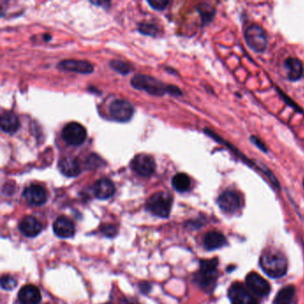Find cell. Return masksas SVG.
Returning a JSON list of instances; mask_svg holds the SVG:
<instances>
[{"label": "cell", "mask_w": 304, "mask_h": 304, "mask_svg": "<svg viewBox=\"0 0 304 304\" xmlns=\"http://www.w3.org/2000/svg\"><path fill=\"white\" fill-rule=\"evenodd\" d=\"M259 265L263 271L272 278L284 277L288 269V263L284 253L276 249H267L259 258Z\"/></svg>", "instance_id": "1"}, {"label": "cell", "mask_w": 304, "mask_h": 304, "mask_svg": "<svg viewBox=\"0 0 304 304\" xmlns=\"http://www.w3.org/2000/svg\"><path fill=\"white\" fill-rule=\"evenodd\" d=\"M218 259H205L200 263V270L195 275V281L202 289L210 293L218 279Z\"/></svg>", "instance_id": "2"}, {"label": "cell", "mask_w": 304, "mask_h": 304, "mask_svg": "<svg viewBox=\"0 0 304 304\" xmlns=\"http://www.w3.org/2000/svg\"><path fill=\"white\" fill-rule=\"evenodd\" d=\"M204 132L206 133L207 135L209 136V137H210L211 139H213L215 141H217V142L220 143V144H223V145L226 146V147H229V149H230V151H232V153H234V154H236L237 157L239 158L240 160H242L244 163H246L247 165L250 166V167H252V168H255V169L259 170V172H262L263 173V175H265V177H266L267 179L269 180V181L271 182V185H272L274 188L279 189V188H280V187H279V183H278V181H277L276 177L272 174V172H271L270 169H268V168H266V167H264V166H259L257 165V164H254V162H252L251 160H249V159L247 158V156H245V155H244V154H242L240 151L238 150V149H237L236 147H234L233 145H231V144H229V142H227L226 140L222 139L220 136L217 135V134H216V133H214L213 132H211L210 129H208V128H206V129H204Z\"/></svg>", "instance_id": "3"}, {"label": "cell", "mask_w": 304, "mask_h": 304, "mask_svg": "<svg viewBox=\"0 0 304 304\" xmlns=\"http://www.w3.org/2000/svg\"><path fill=\"white\" fill-rule=\"evenodd\" d=\"M172 205V198L166 192H156L151 195L147 202V209L151 213L160 218L169 217Z\"/></svg>", "instance_id": "4"}, {"label": "cell", "mask_w": 304, "mask_h": 304, "mask_svg": "<svg viewBox=\"0 0 304 304\" xmlns=\"http://www.w3.org/2000/svg\"><path fill=\"white\" fill-rule=\"evenodd\" d=\"M131 83L134 89L147 91V93L154 96H162L168 92V86L150 76L137 74L132 78Z\"/></svg>", "instance_id": "5"}, {"label": "cell", "mask_w": 304, "mask_h": 304, "mask_svg": "<svg viewBox=\"0 0 304 304\" xmlns=\"http://www.w3.org/2000/svg\"><path fill=\"white\" fill-rule=\"evenodd\" d=\"M244 38L248 47L253 51L262 53L266 50L268 45L266 33L258 24L253 23L248 27L244 32Z\"/></svg>", "instance_id": "6"}, {"label": "cell", "mask_w": 304, "mask_h": 304, "mask_svg": "<svg viewBox=\"0 0 304 304\" xmlns=\"http://www.w3.org/2000/svg\"><path fill=\"white\" fill-rule=\"evenodd\" d=\"M62 137L68 145L78 147L82 145L86 140V128L81 124L72 121L64 126L62 131Z\"/></svg>", "instance_id": "7"}, {"label": "cell", "mask_w": 304, "mask_h": 304, "mask_svg": "<svg viewBox=\"0 0 304 304\" xmlns=\"http://www.w3.org/2000/svg\"><path fill=\"white\" fill-rule=\"evenodd\" d=\"M217 203L221 210L227 214L233 215L241 210L242 199L237 192L233 190H226L220 195Z\"/></svg>", "instance_id": "8"}, {"label": "cell", "mask_w": 304, "mask_h": 304, "mask_svg": "<svg viewBox=\"0 0 304 304\" xmlns=\"http://www.w3.org/2000/svg\"><path fill=\"white\" fill-rule=\"evenodd\" d=\"M109 113L113 120L119 122H126L132 119L134 114V108L131 103L117 99L111 103Z\"/></svg>", "instance_id": "9"}, {"label": "cell", "mask_w": 304, "mask_h": 304, "mask_svg": "<svg viewBox=\"0 0 304 304\" xmlns=\"http://www.w3.org/2000/svg\"><path fill=\"white\" fill-rule=\"evenodd\" d=\"M229 298L231 304H259L255 297L241 283H234L229 287Z\"/></svg>", "instance_id": "10"}, {"label": "cell", "mask_w": 304, "mask_h": 304, "mask_svg": "<svg viewBox=\"0 0 304 304\" xmlns=\"http://www.w3.org/2000/svg\"><path fill=\"white\" fill-rule=\"evenodd\" d=\"M245 283L250 291L257 296L265 297L271 293L270 283L256 272L249 273L245 278Z\"/></svg>", "instance_id": "11"}, {"label": "cell", "mask_w": 304, "mask_h": 304, "mask_svg": "<svg viewBox=\"0 0 304 304\" xmlns=\"http://www.w3.org/2000/svg\"><path fill=\"white\" fill-rule=\"evenodd\" d=\"M132 167L139 176L150 177L155 170V162L151 155L139 154L132 160Z\"/></svg>", "instance_id": "12"}, {"label": "cell", "mask_w": 304, "mask_h": 304, "mask_svg": "<svg viewBox=\"0 0 304 304\" xmlns=\"http://www.w3.org/2000/svg\"><path fill=\"white\" fill-rule=\"evenodd\" d=\"M27 203L33 206L43 205L48 200V194L45 188L39 185H30L23 193Z\"/></svg>", "instance_id": "13"}, {"label": "cell", "mask_w": 304, "mask_h": 304, "mask_svg": "<svg viewBox=\"0 0 304 304\" xmlns=\"http://www.w3.org/2000/svg\"><path fill=\"white\" fill-rule=\"evenodd\" d=\"M57 66L63 71L77 72L80 74H89L94 71V66L92 64L82 60L68 59V60L62 61Z\"/></svg>", "instance_id": "14"}, {"label": "cell", "mask_w": 304, "mask_h": 304, "mask_svg": "<svg viewBox=\"0 0 304 304\" xmlns=\"http://www.w3.org/2000/svg\"><path fill=\"white\" fill-rule=\"evenodd\" d=\"M53 230L60 238H69L74 235L75 227L70 219L61 216L53 224Z\"/></svg>", "instance_id": "15"}, {"label": "cell", "mask_w": 304, "mask_h": 304, "mask_svg": "<svg viewBox=\"0 0 304 304\" xmlns=\"http://www.w3.org/2000/svg\"><path fill=\"white\" fill-rule=\"evenodd\" d=\"M93 192L94 195L98 199L106 200L109 199L114 195L115 187L113 181L108 179H100L96 181L93 186Z\"/></svg>", "instance_id": "16"}, {"label": "cell", "mask_w": 304, "mask_h": 304, "mask_svg": "<svg viewBox=\"0 0 304 304\" xmlns=\"http://www.w3.org/2000/svg\"><path fill=\"white\" fill-rule=\"evenodd\" d=\"M20 231L28 237H35L40 234L42 230L41 222L32 216H27L22 220L19 224Z\"/></svg>", "instance_id": "17"}, {"label": "cell", "mask_w": 304, "mask_h": 304, "mask_svg": "<svg viewBox=\"0 0 304 304\" xmlns=\"http://www.w3.org/2000/svg\"><path fill=\"white\" fill-rule=\"evenodd\" d=\"M18 299L22 304H38L41 300V293L35 285H24L18 293Z\"/></svg>", "instance_id": "18"}, {"label": "cell", "mask_w": 304, "mask_h": 304, "mask_svg": "<svg viewBox=\"0 0 304 304\" xmlns=\"http://www.w3.org/2000/svg\"><path fill=\"white\" fill-rule=\"evenodd\" d=\"M287 71V79L291 81H297L303 76V66L298 58L288 57L284 63Z\"/></svg>", "instance_id": "19"}, {"label": "cell", "mask_w": 304, "mask_h": 304, "mask_svg": "<svg viewBox=\"0 0 304 304\" xmlns=\"http://www.w3.org/2000/svg\"><path fill=\"white\" fill-rule=\"evenodd\" d=\"M58 168L64 176L72 178L79 175L80 172L79 164L77 159L71 156L61 158L58 162Z\"/></svg>", "instance_id": "20"}, {"label": "cell", "mask_w": 304, "mask_h": 304, "mask_svg": "<svg viewBox=\"0 0 304 304\" xmlns=\"http://www.w3.org/2000/svg\"><path fill=\"white\" fill-rule=\"evenodd\" d=\"M227 244V238L223 234L216 231H211L203 237V245L209 251H213L216 249L225 246Z\"/></svg>", "instance_id": "21"}, {"label": "cell", "mask_w": 304, "mask_h": 304, "mask_svg": "<svg viewBox=\"0 0 304 304\" xmlns=\"http://www.w3.org/2000/svg\"><path fill=\"white\" fill-rule=\"evenodd\" d=\"M1 129L8 134H14L20 128L18 117L13 112H4L1 115Z\"/></svg>", "instance_id": "22"}, {"label": "cell", "mask_w": 304, "mask_h": 304, "mask_svg": "<svg viewBox=\"0 0 304 304\" xmlns=\"http://www.w3.org/2000/svg\"><path fill=\"white\" fill-rule=\"evenodd\" d=\"M296 295L295 287L293 285H286L279 290L275 298L274 304H295Z\"/></svg>", "instance_id": "23"}, {"label": "cell", "mask_w": 304, "mask_h": 304, "mask_svg": "<svg viewBox=\"0 0 304 304\" xmlns=\"http://www.w3.org/2000/svg\"><path fill=\"white\" fill-rule=\"evenodd\" d=\"M171 183H172L173 188H175L177 191L181 192V193L188 191L191 187L190 178L185 173L176 174L175 176L173 177Z\"/></svg>", "instance_id": "24"}, {"label": "cell", "mask_w": 304, "mask_h": 304, "mask_svg": "<svg viewBox=\"0 0 304 304\" xmlns=\"http://www.w3.org/2000/svg\"><path fill=\"white\" fill-rule=\"evenodd\" d=\"M110 66H111L112 69H113L114 71H116L117 72H119L120 74H123V75L128 74V72L131 71L129 65H128L126 63L121 62V61L120 60L112 61V62L110 63Z\"/></svg>", "instance_id": "25"}, {"label": "cell", "mask_w": 304, "mask_h": 304, "mask_svg": "<svg viewBox=\"0 0 304 304\" xmlns=\"http://www.w3.org/2000/svg\"><path fill=\"white\" fill-rule=\"evenodd\" d=\"M17 281L11 276H3L1 278V287L4 290L11 291L16 287Z\"/></svg>", "instance_id": "26"}, {"label": "cell", "mask_w": 304, "mask_h": 304, "mask_svg": "<svg viewBox=\"0 0 304 304\" xmlns=\"http://www.w3.org/2000/svg\"><path fill=\"white\" fill-rule=\"evenodd\" d=\"M139 30L140 32L146 34V35H154L156 33V30L157 28L153 25V24H149V23H142L140 26H139Z\"/></svg>", "instance_id": "27"}, {"label": "cell", "mask_w": 304, "mask_h": 304, "mask_svg": "<svg viewBox=\"0 0 304 304\" xmlns=\"http://www.w3.org/2000/svg\"><path fill=\"white\" fill-rule=\"evenodd\" d=\"M148 4L150 5L154 9L162 10L166 8L167 5L169 4V2L165 0H152V1H148Z\"/></svg>", "instance_id": "28"}, {"label": "cell", "mask_w": 304, "mask_h": 304, "mask_svg": "<svg viewBox=\"0 0 304 304\" xmlns=\"http://www.w3.org/2000/svg\"><path fill=\"white\" fill-rule=\"evenodd\" d=\"M102 233L105 235V237H113L117 233L115 227L113 225H105L102 228Z\"/></svg>", "instance_id": "29"}, {"label": "cell", "mask_w": 304, "mask_h": 304, "mask_svg": "<svg viewBox=\"0 0 304 304\" xmlns=\"http://www.w3.org/2000/svg\"><path fill=\"white\" fill-rule=\"evenodd\" d=\"M251 141H252V144H254L256 147L259 148V150L263 151L264 153H267V152H268L266 146L264 145V143H263L259 138H257L255 136H252V137H251Z\"/></svg>", "instance_id": "30"}, {"label": "cell", "mask_w": 304, "mask_h": 304, "mask_svg": "<svg viewBox=\"0 0 304 304\" xmlns=\"http://www.w3.org/2000/svg\"><path fill=\"white\" fill-rule=\"evenodd\" d=\"M101 159H99L97 155H91L89 158V166L91 169H95L100 166L101 163Z\"/></svg>", "instance_id": "31"}, {"label": "cell", "mask_w": 304, "mask_h": 304, "mask_svg": "<svg viewBox=\"0 0 304 304\" xmlns=\"http://www.w3.org/2000/svg\"><path fill=\"white\" fill-rule=\"evenodd\" d=\"M278 92H279V94H280V96H281L282 98L285 99V101L286 102V103H287L288 105H291V106H293V109L296 110V111H298V112H300V113L302 112V111H301V110H300V108H299V106H298V105H295L294 103H293V102L291 101V100H292L291 98H288V97H286V96H285V95L284 94V92H283V91H279L278 89Z\"/></svg>", "instance_id": "32"}, {"label": "cell", "mask_w": 304, "mask_h": 304, "mask_svg": "<svg viewBox=\"0 0 304 304\" xmlns=\"http://www.w3.org/2000/svg\"><path fill=\"white\" fill-rule=\"evenodd\" d=\"M168 93L173 96H181V91L175 86H168Z\"/></svg>", "instance_id": "33"}, {"label": "cell", "mask_w": 304, "mask_h": 304, "mask_svg": "<svg viewBox=\"0 0 304 304\" xmlns=\"http://www.w3.org/2000/svg\"><path fill=\"white\" fill-rule=\"evenodd\" d=\"M119 304H139L136 300H132V299H128V298H123L120 300V303Z\"/></svg>", "instance_id": "34"}, {"label": "cell", "mask_w": 304, "mask_h": 304, "mask_svg": "<svg viewBox=\"0 0 304 304\" xmlns=\"http://www.w3.org/2000/svg\"><path fill=\"white\" fill-rule=\"evenodd\" d=\"M105 304H112V303H110V302H108V303H105Z\"/></svg>", "instance_id": "35"}, {"label": "cell", "mask_w": 304, "mask_h": 304, "mask_svg": "<svg viewBox=\"0 0 304 304\" xmlns=\"http://www.w3.org/2000/svg\"><path fill=\"white\" fill-rule=\"evenodd\" d=\"M303 188H304V181H303Z\"/></svg>", "instance_id": "36"}]
</instances>
